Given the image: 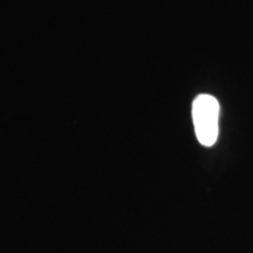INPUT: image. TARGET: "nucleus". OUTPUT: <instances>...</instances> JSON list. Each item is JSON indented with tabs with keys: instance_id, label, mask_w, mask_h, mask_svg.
I'll return each mask as SVG.
<instances>
[{
	"instance_id": "1",
	"label": "nucleus",
	"mask_w": 253,
	"mask_h": 253,
	"mask_svg": "<svg viewBox=\"0 0 253 253\" xmlns=\"http://www.w3.org/2000/svg\"><path fill=\"white\" fill-rule=\"evenodd\" d=\"M219 103L213 96L201 94L192 103V120L199 143L212 147L218 137Z\"/></svg>"
}]
</instances>
